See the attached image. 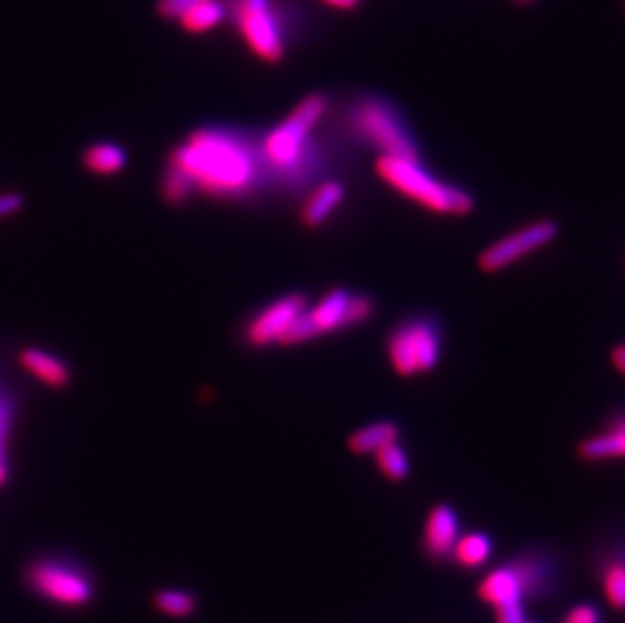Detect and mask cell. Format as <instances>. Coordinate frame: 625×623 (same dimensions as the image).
<instances>
[{"mask_svg":"<svg viewBox=\"0 0 625 623\" xmlns=\"http://www.w3.org/2000/svg\"><path fill=\"white\" fill-rule=\"evenodd\" d=\"M187 176L195 193L242 201L262 193L270 183L260 140L231 128H203L170 154V163Z\"/></svg>","mask_w":625,"mask_h":623,"instance_id":"1","label":"cell"},{"mask_svg":"<svg viewBox=\"0 0 625 623\" xmlns=\"http://www.w3.org/2000/svg\"><path fill=\"white\" fill-rule=\"evenodd\" d=\"M330 99L310 94L297 104L284 121L260 138L270 183L287 193H302L319 185L324 154L314 132L329 116Z\"/></svg>","mask_w":625,"mask_h":623,"instance_id":"2","label":"cell"},{"mask_svg":"<svg viewBox=\"0 0 625 623\" xmlns=\"http://www.w3.org/2000/svg\"><path fill=\"white\" fill-rule=\"evenodd\" d=\"M342 118L352 138L373 148L379 156L419 160L416 136L393 101L367 94L351 101Z\"/></svg>","mask_w":625,"mask_h":623,"instance_id":"3","label":"cell"},{"mask_svg":"<svg viewBox=\"0 0 625 623\" xmlns=\"http://www.w3.org/2000/svg\"><path fill=\"white\" fill-rule=\"evenodd\" d=\"M374 171L381 176V181L395 188L399 195L411 198L413 203L431 213L463 217L470 215L476 207V201L468 191L431 175L428 168L421 165V160L379 156L374 163Z\"/></svg>","mask_w":625,"mask_h":623,"instance_id":"4","label":"cell"},{"mask_svg":"<svg viewBox=\"0 0 625 623\" xmlns=\"http://www.w3.org/2000/svg\"><path fill=\"white\" fill-rule=\"evenodd\" d=\"M25 583L37 597L64 610L88 607L98 590L91 571L67 555L33 558L25 568Z\"/></svg>","mask_w":625,"mask_h":623,"instance_id":"5","label":"cell"},{"mask_svg":"<svg viewBox=\"0 0 625 623\" xmlns=\"http://www.w3.org/2000/svg\"><path fill=\"white\" fill-rule=\"evenodd\" d=\"M515 581L518 600L543 605L559 600L569 583V565L559 548L530 545L502 563Z\"/></svg>","mask_w":625,"mask_h":623,"instance_id":"6","label":"cell"},{"mask_svg":"<svg viewBox=\"0 0 625 623\" xmlns=\"http://www.w3.org/2000/svg\"><path fill=\"white\" fill-rule=\"evenodd\" d=\"M373 317L374 300L371 295L336 288L324 295L316 306L306 308V312L297 318L277 344L282 347L304 344L330 332L354 329Z\"/></svg>","mask_w":625,"mask_h":623,"instance_id":"7","label":"cell"},{"mask_svg":"<svg viewBox=\"0 0 625 623\" xmlns=\"http://www.w3.org/2000/svg\"><path fill=\"white\" fill-rule=\"evenodd\" d=\"M441 324L429 314L411 317L387 337V357L397 374L416 377L436 369L441 357Z\"/></svg>","mask_w":625,"mask_h":623,"instance_id":"8","label":"cell"},{"mask_svg":"<svg viewBox=\"0 0 625 623\" xmlns=\"http://www.w3.org/2000/svg\"><path fill=\"white\" fill-rule=\"evenodd\" d=\"M235 21L253 56L265 64L284 59V29L274 0H235Z\"/></svg>","mask_w":625,"mask_h":623,"instance_id":"9","label":"cell"},{"mask_svg":"<svg viewBox=\"0 0 625 623\" xmlns=\"http://www.w3.org/2000/svg\"><path fill=\"white\" fill-rule=\"evenodd\" d=\"M557 235H559V225L555 221H535L527 227L506 235L505 240L496 241L480 255L478 265L486 274L502 272L518 260L549 245Z\"/></svg>","mask_w":625,"mask_h":623,"instance_id":"10","label":"cell"},{"mask_svg":"<svg viewBox=\"0 0 625 623\" xmlns=\"http://www.w3.org/2000/svg\"><path fill=\"white\" fill-rule=\"evenodd\" d=\"M589 563L605 602L617 612H625V533L602 536L593 547Z\"/></svg>","mask_w":625,"mask_h":623,"instance_id":"11","label":"cell"},{"mask_svg":"<svg viewBox=\"0 0 625 623\" xmlns=\"http://www.w3.org/2000/svg\"><path fill=\"white\" fill-rule=\"evenodd\" d=\"M306 295H282L272 304H267L264 310H260L247 322L243 339L253 349H264V347H270L272 342L277 344L297 318L306 312Z\"/></svg>","mask_w":625,"mask_h":623,"instance_id":"12","label":"cell"},{"mask_svg":"<svg viewBox=\"0 0 625 623\" xmlns=\"http://www.w3.org/2000/svg\"><path fill=\"white\" fill-rule=\"evenodd\" d=\"M460 518L450 504H438L429 510L421 536V551L431 563L450 561L460 538Z\"/></svg>","mask_w":625,"mask_h":623,"instance_id":"13","label":"cell"},{"mask_svg":"<svg viewBox=\"0 0 625 623\" xmlns=\"http://www.w3.org/2000/svg\"><path fill=\"white\" fill-rule=\"evenodd\" d=\"M344 198H346V188L341 181L324 178L314 188L307 191L306 201L300 211V220L310 230H316L332 217V213L341 207Z\"/></svg>","mask_w":625,"mask_h":623,"instance_id":"14","label":"cell"},{"mask_svg":"<svg viewBox=\"0 0 625 623\" xmlns=\"http://www.w3.org/2000/svg\"><path fill=\"white\" fill-rule=\"evenodd\" d=\"M22 369L31 372L37 381L61 389L71 381V369L64 359H59L53 352L43 349H25L19 357Z\"/></svg>","mask_w":625,"mask_h":623,"instance_id":"15","label":"cell"},{"mask_svg":"<svg viewBox=\"0 0 625 623\" xmlns=\"http://www.w3.org/2000/svg\"><path fill=\"white\" fill-rule=\"evenodd\" d=\"M577 451L587 461L625 458V413L615 416L604 434L585 439Z\"/></svg>","mask_w":625,"mask_h":623,"instance_id":"16","label":"cell"},{"mask_svg":"<svg viewBox=\"0 0 625 623\" xmlns=\"http://www.w3.org/2000/svg\"><path fill=\"white\" fill-rule=\"evenodd\" d=\"M494 543L486 533L461 535L451 551V558L460 568H480L490 561Z\"/></svg>","mask_w":625,"mask_h":623,"instance_id":"17","label":"cell"},{"mask_svg":"<svg viewBox=\"0 0 625 623\" xmlns=\"http://www.w3.org/2000/svg\"><path fill=\"white\" fill-rule=\"evenodd\" d=\"M399 436H401V429L393 421H377V424L354 431L349 438V449L357 456L377 454L379 449L397 441Z\"/></svg>","mask_w":625,"mask_h":623,"instance_id":"18","label":"cell"},{"mask_svg":"<svg viewBox=\"0 0 625 623\" xmlns=\"http://www.w3.org/2000/svg\"><path fill=\"white\" fill-rule=\"evenodd\" d=\"M128 163L126 150L114 143H99L89 146L84 154V165L94 175H116Z\"/></svg>","mask_w":625,"mask_h":623,"instance_id":"19","label":"cell"},{"mask_svg":"<svg viewBox=\"0 0 625 623\" xmlns=\"http://www.w3.org/2000/svg\"><path fill=\"white\" fill-rule=\"evenodd\" d=\"M154 607L173 620H187L197 613L198 600L193 591L160 590L154 593Z\"/></svg>","mask_w":625,"mask_h":623,"instance_id":"20","label":"cell"},{"mask_svg":"<svg viewBox=\"0 0 625 623\" xmlns=\"http://www.w3.org/2000/svg\"><path fill=\"white\" fill-rule=\"evenodd\" d=\"M227 17V11L225 7L221 4L219 0H205L197 4L195 9L185 12L178 22L180 27L188 31V33H207L211 29H215L217 25L225 21Z\"/></svg>","mask_w":625,"mask_h":623,"instance_id":"21","label":"cell"},{"mask_svg":"<svg viewBox=\"0 0 625 623\" xmlns=\"http://www.w3.org/2000/svg\"><path fill=\"white\" fill-rule=\"evenodd\" d=\"M374 459H377V466H379V470H381L387 480L403 481L409 476V471H411L407 451L401 448L399 441H393V444L379 449L374 454Z\"/></svg>","mask_w":625,"mask_h":623,"instance_id":"22","label":"cell"},{"mask_svg":"<svg viewBox=\"0 0 625 623\" xmlns=\"http://www.w3.org/2000/svg\"><path fill=\"white\" fill-rule=\"evenodd\" d=\"M160 188H163V197L173 205H180V203H185L195 195V188L191 185V181L173 165H168V168H166Z\"/></svg>","mask_w":625,"mask_h":623,"instance_id":"23","label":"cell"},{"mask_svg":"<svg viewBox=\"0 0 625 623\" xmlns=\"http://www.w3.org/2000/svg\"><path fill=\"white\" fill-rule=\"evenodd\" d=\"M12 424V405L9 395L0 391V486L9 478V431Z\"/></svg>","mask_w":625,"mask_h":623,"instance_id":"24","label":"cell"},{"mask_svg":"<svg viewBox=\"0 0 625 623\" xmlns=\"http://www.w3.org/2000/svg\"><path fill=\"white\" fill-rule=\"evenodd\" d=\"M201 2H205V0H158L156 12H158L163 19L178 21L185 12L195 9Z\"/></svg>","mask_w":625,"mask_h":623,"instance_id":"25","label":"cell"},{"mask_svg":"<svg viewBox=\"0 0 625 623\" xmlns=\"http://www.w3.org/2000/svg\"><path fill=\"white\" fill-rule=\"evenodd\" d=\"M560 623H602V612L593 603H579L563 615Z\"/></svg>","mask_w":625,"mask_h":623,"instance_id":"26","label":"cell"},{"mask_svg":"<svg viewBox=\"0 0 625 623\" xmlns=\"http://www.w3.org/2000/svg\"><path fill=\"white\" fill-rule=\"evenodd\" d=\"M496 623H528L527 605L525 603H506L494 607Z\"/></svg>","mask_w":625,"mask_h":623,"instance_id":"27","label":"cell"},{"mask_svg":"<svg viewBox=\"0 0 625 623\" xmlns=\"http://www.w3.org/2000/svg\"><path fill=\"white\" fill-rule=\"evenodd\" d=\"M22 205H25V198L19 193H0V221L17 215Z\"/></svg>","mask_w":625,"mask_h":623,"instance_id":"28","label":"cell"},{"mask_svg":"<svg viewBox=\"0 0 625 623\" xmlns=\"http://www.w3.org/2000/svg\"><path fill=\"white\" fill-rule=\"evenodd\" d=\"M320 2L326 4L329 9L342 12L354 11V9L361 7V0H320Z\"/></svg>","mask_w":625,"mask_h":623,"instance_id":"29","label":"cell"},{"mask_svg":"<svg viewBox=\"0 0 625 623\" xmlns=\"http://www.w3.org/2000/svg\"><path fill=\"white\" fill-rule=\"evenodd\" d=\"M612 359H614L615 369L622 372L625 377V344H619V347H615L614 354H612Z\"/></svg>","mask_w":625,"mask_h":623,"instance_id":"30","label":"cell"},{"mask_svg":"<svg viewBox=\"0 0 625 623\" xmlns=\"http://www.w3.org/2000/svg\"><path fill=\"white\" fill-rule=\"evenodd\" d=\"M516 4H520V7H530V4H535V0H515Z\"/></svg>","mask_w":625,"mask_h":623,"instance_id":"31","label":"cell"},{"mask_svg":"<svg viewBox=\"0 0 625 623\" xmlns=\"http://www.w3.org/2000/svg\"><path fill=\"white\" fill-rule=\"evenodd\" d=\"M528 623H538V622H530V620H528Z\"/></svg>","mask_w":625,"mask_h":623,"instance_id":"32","label":"cell"}]
</instances>
